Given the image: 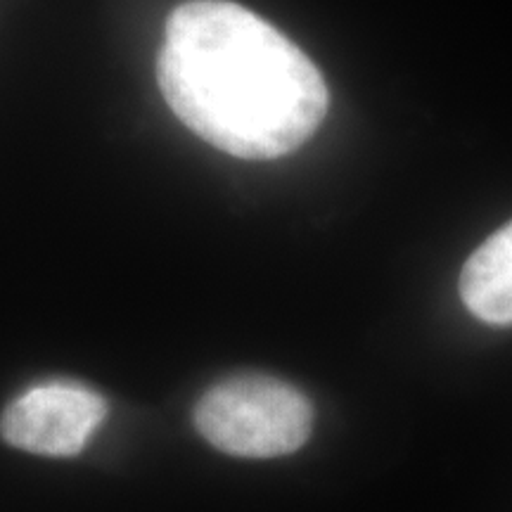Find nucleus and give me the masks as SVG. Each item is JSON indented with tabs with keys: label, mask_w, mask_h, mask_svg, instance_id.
<instances>
[{
	"label": "nucleus",
	"mask_w": 512,
	"mask_h": 512,
	"mask_svg": "<svg viewBox=\"0 0 512 512\" xmlns=\"http://www.w3.org/2000/svg\"><path fill=\"white\" fill-rule=\"evenodd\" d=\"M460 297L472 316L489 325H512V221L467 259Z\"/></svg>",
	"instance_id": "obj_4"
},
{
	"label": "nucleus",
	"mask_w": 512,
	"mask_h": 512,
	"mask_svg": "<svg viewBox=\"0 0 512 512\" xmlns=\"http://www.w3.org/2000/svg\"><path fill=\"white\" fill-rule=\"evenodd\" d=\"M192 420L197 432L228 456L278 458L309 441L313 406L278 377L235 375L202 394Z\"/></svg>",
	"instance_id": "obj_2"
},
{
	"label": "nucleus",
	"mask_w": 512,
	"mask_h": 512,
	"mask_svg": "<svg viewBox=\"0 0 512 512\" xmlns=\"http://www.w3.org/2000/svg\"><path fill=\"white\" fill-rule=\"evenodd\" d=\"M157 81L192 133L252 162L302 147L330 105L309 55L230 0H188L171 12Z\"/></svg>",
	"instance_id": "obj_1"
},
{
	"label": "nucleus",
	"mask_w": 512,
	"mask_h": 512,
	"mask_svg": "<svg viewBox=\"0 0 512 512\" xmlns=\"http://www.w3.org/2000/svg\"><path fill=\"white\" fill-rule=\"evenodd\" d=\"M107 415V401L79 382L50 380L17 396L0 418L10 446L48 458L79 456Z\"/></svg>",
	"instance_id": "obj_3"
}]
</instances>
